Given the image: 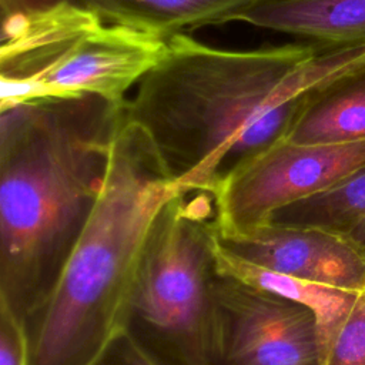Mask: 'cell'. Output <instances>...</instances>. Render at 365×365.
Masks as SVG:
<instances>
[{"label": "cell", "instance_id": "3957f363", "mask_svg": "<svg viewBox=\"0 0 365 365\" xmlns=\"http://www.w3.org/2000/svg\"><path fill=\"white\" fill-rule=\"evenodd\" d=\"M180 190L124 108L98 201L51 295L26 321L30 365H84L125 328L153 225Z\"/></svg>", "mask_w": 365, "mask_h": 365}, {"label": "cell", "instance_id": "277c9868", "mask_svg": "<svg viewBox=\"0 0 365 365\" xmlns=\"http://www.w3.org/2000/svg\"><path fill=\"white\" fill-rule=\"evenodd\" d=\"M217 232L207 191L180 190L153 225L125 329L170 365H208Z\"/></svg>", "mask_w": 365, "mask_h": 365}, {"label": "cell", "instance_id": "7a4b0ae2", "mask_svg": "<svg viewBox=\"0 0 365 365\" xmlns=\"http://www.w3.org/2000/svg\"><path fill=\"white\" fill-rule=\"evenodd\" d=\"M125 104L84 94L0 110V302L24 322L98 201Z\"/></svg>", "mask_w": 365, "mask_h": 365}, {"label": "cell", "instance_id": "9c48e42d", "mask_svg": "<svg viewBox=\"0 0 365 365\" xmlns=\"http://www.w3.org/2000/svg\"><path fill=\"white\" fill-rule=\"evenodd\" d=\"M101 24L98 13L73 0L1 19L0 76H40L71 44Z\"/></svg>", "mask_w": 365, "mask_h": 365}, {"label": "cell", "instance_id": "6da1fadb", "mask_svg": "<svg viewBox=\"0 0 365 365\" xmlns=\"http://www.w3.org/2000/svg\"><path fill=\"white\" fill-rule=\"evenodd\" d=\"M364 56L365 46L225 50L175 34L127 100L125 117L148 135L181 190L214 194L287 138L312 87Z\"/></svg>", "mask_w": 365, "mask_h": 365}, {"label": "cell", "instance_id": "e0dca14e", "mask_svg": "<svg viewBox=\"0 0 365 365\" xmlns=\"http://www.w3.org/2000/svg\"><path fill=\"white\" fill-rule=\"evenodd\" d=\"M0 365H30L26 322L0 302Z\"/></svg>", "mask_w": 365, "mask_h": 365}, {"label": "cell", "instance_id": "7c38bea8", "mask_svg": "<svg viewBox=\"0 0 365 365\" xmlns=\"http://www.w3.org/2000/svg\"><path fill=\"white\" fill-rule=\"evenodd\" d=\"M110 24L168 38L184 31L232 23L254 0H74Z\"/></svg>", "mask_w": 365, "mask_h": 365}, {"label": "cell", "instance_id": "30bf717a", "mask_svg": "<svg viewBox=\"0 0 365 365\" xmlns=\"http://www.w3.org/2000/svg\"><path fill=\"white\" fill-rule=\"evenodd\" d=\"M325 50L365 46V0H254L232 19Z\"/></svg>", "mask_w": 365, "mask_h": 365}, {"label": "cell", "instance_id": "ac0fdd59", "mask_svg": "<svg viewBox=\"0 0 365 365\" xmlns=\"http://www.w3.org/2000/svg\"><path fill=\"white\" fill-rule=\"evenodd\" d=\"M57 1H61V0H0L1 19L10 17L14 14L29 13L31 10L46 7V6L54 4Z\"/></svg>", "mask_w": 365, "mask_h": 365}, {"label": "cell", "instance_id": "ba28073f", "mask_svg": "<svg viewBox=\"0 0 365 365\" xmlns=\"http://www.w3.org/2000/svg\"><path fill=\"white\" fill-rule=\"evenodd\" d=\"M217 238L224 250L259 267L331 288L365 292V257L334 232L265 222L240 232L218 230Z\"/></svg>", "mask_w": 365, "mask_h": 365}, {"label": "cell", "instance_id": "5bb4252c", "mask_svg": "<svg viewBox=\"0 0 365 365\" xmlns=\"http://www.w3.org/2000/svg\"><path fill=\"white\" fill-rule=\"evenodd\" d=\"M364 221L365 165L328 190L278 208L265 222L315 227L345 238Z\"/></svg>", "mask_w": 365, "mask_h": 365}, {"label": "cell", "instance_id": "5b68a950", "mask_svg": "<svg viewBox=\"0 0 365 365\" xmlns=\"http://www.w3.org/2000/svg\"><path fill=\"white\" fill-rule=\"evenodd\" d=\"M315 312L218 271L208 365H322Z\"/></svg>", "mask_w": 365, "mask_h": 365}, {"label": "cell", "instance_id": "2e32d148", "mask_svg": "<svg viewBox=\"0 0 365 365\" xmlns=\"http://www.w3.org/2000/svg\"><path fill=\"white\" fill-rule=\"evenodd\" d=\"M84 365H170L148 351L128 329L114 334Z\"/></svg>", "mask_w": 365, "mask_h": 365}, {"label": "cell", "instance_id": "9a60e30c", "mask_svg": "<svg viewBox=\"0 0 365 365\" xmlns=\"http://www.w3.org/2000/svg\"><path fill=\"white\" fill-rule=\"evenodd\" d=\"M322 365H365V292L325 338Z\"/></svg>", "mask_w": 365, "mask_h": 365}, {"label": "cell", "instance_id": "8fae6325", "mask_svg": "<svg viewBox=\"0 0 365 365\" xmlns=\"http://www.w3.org/2000/svg\"><path fill=\"white\" fill-rule=\"evenodd\" d=\"M285 140L297 144L365 141V56L307 93Z\"/></svg>", "mask_w": 365, "mask_h": 365}, {"label": "cell", "instance_id": "4fadbf2b", "mask_svg": "<svg viewBox=\"0 0 365 365\" xmlns=\"http://www.w3.org/2000/svg\"><path fill=\"white\" fill-rule=\"evenodd\" d=\"M217 264L221 274L230 275L257 289L297 301L311 308L318 318L324 342L334 327L355 304L359 294H362L331 288L259 267L224 250L218 244V238Z\"/></svg>", "mask_w": 365, "mask_h": 365}, {"label": "cell", "instance_id": "52a82bcc", "mask_svg": "<svg viewBox=\"0 0 365 365\" xmlns=\"http://www.w3.org/2000/svg\"><path fill=\"white\" fill-rule=\"evenodd\" d=\"M167 38L120 24H101L80 37L36 78L61 98L97 96L114 106L164 57Z\"/></svg>", "mask_w": 365, "mask_h": 365}, {"label": "cell", "instance_id": "8992f818", "mask_svg": "<svg viewBox=\"0 0 365 365\" xmlns=\"http://www.w3.org/2000/svg\"><path fill=\"white\" fill-rule=\"evenodd\" d=\"M364 165L365 141L281 140L240 167L214 192L218 230L240 232L261 225L278 208L328 190Z\"/></svg>", "mask_w": 365, "mask_h": 365}]
</instances>
